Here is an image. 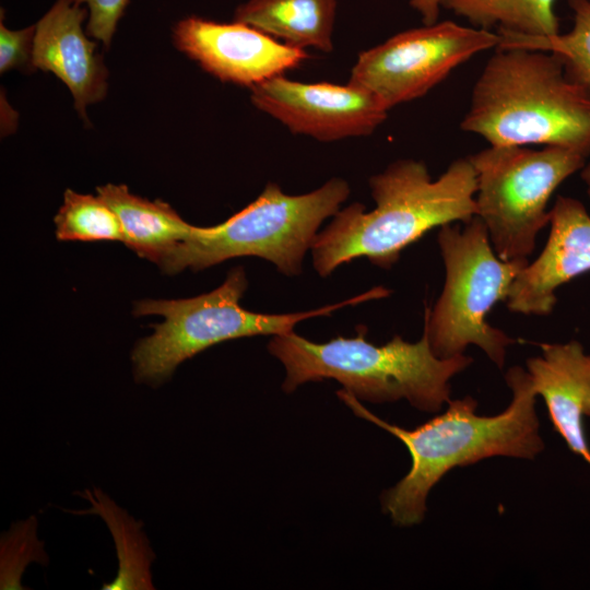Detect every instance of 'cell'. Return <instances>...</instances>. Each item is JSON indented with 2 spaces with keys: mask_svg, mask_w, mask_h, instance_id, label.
I'll list each match as a JSON object with an SVG mask.
<instances>
[{
  "mask_svg": "<svg viewBox=\"0 0 590 590\" xmlns=\"http://www.w3.org/2000/svg\"><path fill=\"white\" fill-rule=\"evenodd\" d=\"M86 498L93 509L84 511L102 516L111 530L119 558V571L115 580L103 589H152L150 564L154 557L145 535L135 521L98 491H86Z\"/></svg>",
  "mask_w": 590,
  "mask_h": 590,
  "instance_id": "ac0fdd59",
  "label": "cell"
},
{
  "mask_svg": "<svg viewBox=\"0 0 590 590\" xmlns=\"http://www.w3.org/2000/svg\"><path fill=\"white\" fill-rule=\"evenodd\" d=\"M500 36L452 21L400 32L362 51L349 82L374 93L389 109L420 98L474 55L498 47Z\"/></svg>",
  "mask_w": 590,
  "mask_h": 590,
  "instance_id": "9c48e42d",
  "label": "cell"
},
{
  "mask_svg": "<svg viewBox=\"0 0 590 590\" xmlns=\"http://www.w3.org/2000/svg\"><path fill=\"white\" fill-rule=\"evenodd\" d=\"M369 187L375 209L352 203L318 233L310 250L321 278L359 257L390 269L432 228L476 215V173L469 157L452 162L436 180L423 162L400 160L370 177Z\"/></svg>",
  "mask_w": 590,
  "mask_h": 590,
  "instance_id": "7a4b0ae2",
  "label": "cell"
},
{
  "mask_svg": "<svg viewBox=\"0 0 590 590\" xmlns=\"http://www.w3.org/2000/svg\"><path fill=\"white\" fill-rule=\"evenodd\" d=\"M461 129L489 145H558L590 154V96L550 51L497 47Z\"/></svg>",
  "mask_w": 590,
  "mask_h": 590,
  "instance_id": "3957f363",
  "label": "cell"
},
{
  "mask_svg": "<svg viewBox=\"0 0 590 590\" xmlns=\"http://www.w3.org/2000/svg\"><path fill=\"white\" fill-rule=\"evenodd\" d=\"M555 0H441L440 8L473 27L539 37L559 33Z\"/></svg>",
  "mask_w": 590,
  "mask_h": 590,
  "instance_id": "e0dca14e",
  "label": "cell"
},
{
  "mask_svg": "<svg viewBox=\"0 0 590 590\" xmlns=\"http://www.w3.org/2000/svg\"><path fill=\"white\" fill-rule=\"evenodd\" d=\"M97 196L116 213L123 244L141 258L160 263L194 229L167 203L131 193L125 185L97 188Z\"/></svg>",
  "mask_w": 590,
  "mask_h": 590,
  "instance_id": "2e32d148",
  "label": "cell"
},
{
  "mask_svg": "<svg viewBox=\"0 0 590 590\" xmlns=\"http://www.w3.org/2000/svg\"><path fill=\"white\" fill-rule=\"evenodd\" d=\"M36 25L23 30H10L0 23V71L32 64Z\"/></svg>",
  "mask_w": 590,
  "mask_h": 590,
  "instance_id": "44dd1931",
  "label": "cell"
},
{
  "mask_svg": "<svg viewBox=\"0 0 590 590\" xmlns=\"http://www.w3.org/2000/svg\"><path fill=\"white\" fill-rule=\"evenodd\" d=\"M446 278L433 309L426 308L424 332L439 358L463 354L473 344L499 368L506 349L515 342L492 327L486 316L529 261L502 260L495 252L485 224L479 216L459 226L446 224L438 234Z\"/></svg>",
  "mask_w": 590,
  "mask_h": 590,
  "instance_id": "52a82bcc",
  "label": "cell"
},
{
  "mask_svg": "<svg viewBox=\"0 0 590 590\" xmlns=\"http://www.w3.org/2000/svg\"><path fill=\"white\" fill-rule=\"evenodd\" d=\"M337 0H247L233 21L247 24L291 47L333 50Z\"/></svg>",
  "mask_w": 590,
  "mask_h": 590,
  "instance_id": "9a60e30c",
  "label": "cell"
},
{
  "mask_svg": "<svg viewBox=\"0 0 590 590\" xmlns=\"http://www.w3.org/2000/svg\"><path fill=\"white\" fill-rule=\"evenodd\" d=\"M551 232L540 256L514 280L506 305L514 312L548 315L560 285L590 271V214L577 199L558 196L550 210Z\"/></svg>",
  "mask_w": 590,
  "mask_h": 590,
  "instance_id": "7c38bea8",
  "label": "cell"
},
{
  "mask_svg": "<svg viewBox=\"0 0 590 590\" xmlns=\"http://www.w3.org/2000/svg\"><path fill=\"white\" fill-rule=\"evenodd\" d=\"M59 240L123 241V233L116 213L97 196L67 189L63 203L55 216Z\"/></svg>",
  "mask_w": 590,
  "mask_h": 590,
  "instance_id": "ffe728a7",
  "label": "cell"
},
{
  "mask_svg": "<svg viewBox=\"0 0 590 590\" xmlns=\"http://www.w3.org/2000/svg\"><path fill=\"white\" fill-rule=\"evenodd\" d=\"M349 196L350 186L342 178H332L316 190L296 196L269 182L255 201L225 222L196 226L158 266L173 274L253 256L272 262L285 275H298L320 225L335 215Z\"/></svg>",
  "mask_w": 590,
  "mask_h": 590,
  "instance_id": "5b68a950",
  "label": "cell"
},
{
  "mask_svg": "<svg viewBox=\"0 0 590 590\" xmlns=\"http://www.w3.org/2000/svg\"><path fill=\"white\" fill-rule=\"evenodd\" d=\"M366 333V327L358 326L355 337L324 343L294 331L272 335L268 351L285 368L283 390L290 393L308 381L334 379L358 400L405 399L417 410L434 413L450 401V379L472 363L464 354L437 357L425 332L415 343L394 335L384 345L368 342Z\"/></svg>",
  "mask_w": 590,
  "mask_h": 590,
  "instance_id": "277c9868",
  "label": "cell"
},
{
  "mask_svg": "<svg viewBox=\"0 0 590 590\" xmlns=\"http://www.w3.org/2000/svg\"><path fill=\"white\" fill-rule=\"evenodd\" d=\"M581 178L587 187V192L590 197V163L581 168Z\"/></svg>",
  "mask_w": 590,
  "mask_h": 590,
  "instance_id": "cb8c5ba5",
  "label": "cell"
},
{
  "mask_svg": "<svg viewBox=\"0 0 590 590\" xmlns=\"http://www.w3.org/2000/svg\"><path fill=\"white\" fill-rule=\"evenodd\" d=\"M505 379L512 400L502 413L477 415V402L468 396L450 400L442 414L413 429L379 418L344 389L337 392L354 414L394 435L410 452V471L385 491L380 499L384 512L394 524L420 523L425 516L428 493L452 468L495 456L533 459L543 450L535 413L538 394L529 373L514 366Z\"/></svg>",
  "mask_w": 590,
  "mask_h": 590,
  "instance_id": "6da1fadb",
  "label": "cell"
},
{
  "mask_svg": "<svg viewBox=\"0 0 590 590\" xmlns=\"http://www.w3.org/2000/svg\"><path fill=\"white\" fill-rule=\"evenodd\" d=\"M177 48L222 82L251 88L299 67L309 54L247 24L219 23L199 16L177 22Z\"/></svg>",
  "mask_w": 590,
  "mask_h": 590,
  "instance_id": "8fae6325",
  "label": "cell"
},
{
  "mask_svg": "<svg viewBox=\"0 0 590 590\" xmlns=\"http://www.w3.org/2000/svg\"><path fill=\"white\" fill-rule=\"evenodd\" d=\"M573 11L574 24L569 32L551 36H526L498 31V47H520L557 55L568 78L590 96V0H566Z\"/></svg>",
  "mask_w": 590,
  "mask_h": 590,
  "instance_id": "d6986e66",
  "label": "cell"
},
{
  "mask_svg": "<svg viewBox=\"0 0 590 590\" xmlns=\"http://www.w3.org/2000/svg\"><path fill=\"white\" fill-rule=\"evenodd\" d=\"M441 0H410V5L417 11L424 24L437 22Z\"/></svg>",
  "mask_w": 590,
  "mask_h": 590,
  "instance_id": "603a6c76",
  "label": "cell"
},
{
  "mask_svg": "<svg viewBox=\"0 0 590 590\" xmlns=\"http://www.w3.org/2000/svg\"><path fill=\"white\" fill-rule=\"evenodd\" d=\"M250 99L292 133L323 142L369 135L390 110L357 84L305 83L284 74L252 86Z\"/></svg>",
  "mask_w": 590,
  "mask_h": 590,
  "instance_id": "30bf717a",
  "label": "cell"
},
{
  "mask_svg": "<svg viewBox=\"0 0 590 590\" xmlns=\"http://www.w3.org/2000/svg\"><path fill=\"white\" fill-rule=\"evenodd\" d=\"M542 356L527 361L536 394L547 408L553 428L568 448L590 464L582 418L590 396V354L578 341L541 344Z\"/></svg>",
  "mask_w": 590,
  "mask_h": 590,
  "instance_id": "5bb4252c",
  "label": "cell"
},
{
  "mask_svg": "<svg viewBox=\"0 0 590 590\" xmlns=\"http://www.w3.org/2000/svg\"><path fill=\"white\" fill-rule=\"evenodd\" d=\"M88 17L80 0H57L37 22L33 67L51 72L70 90L74 107L86 119L88 105L102 101L107 91V70L82 27Z\"/></svg>",
  "mask_w": 590,
  "mask_h": 590,
  "instance_id": "4fadbf2b",
  "label": "cell"
},
{
  "mask_svg": "<svg viewBox=\"0 0 590 590\" xmlns=\"http://www.w3.org/2000/svg\"><path fill=\"white\" fill-rule=\"evenodd\" d=\"M588 155L558 145H489L469 156L476 173V216L502 260H528L538 233L550 223L553 192Z\"/></svg>",
  "mask_w": 590,
  "mask_h": 590,
  "instance_id": "ba28073f",
  "label": "cell"
},
{
  "mask_svg": "<svg viewBox=\"0 0 590 590\" xmlns=\"http://www.w3.org/2000/svg\"><path fill=\"white\" fill-rule=\"evenodd\" d=\"M88 10L86 31L105 46L111 42L129 0H80Z\"/></svg>",
  "mask_w": 590,
  "mask_h": 590,
  "instance_id": "7402d4cb",
  "label": "cell"
},
{
  "mask_svg": "<svg viewBox=\"0 0 590 590\" xmlns=\"http://www.w3.org/2000/svg\"><path fill=\"white\" fill-rule=\"evenodd\" d=\"M248 282L241 267L233 269L217 288L190 298L135 304L134 315H160L154 333L140 340L133 352L134 377L140 382L158 385L185 359L220 342L252 335H278L294 331L300 321L329 316L347 306L389 296V290L376 286L347 300L309 311L260 314L245 309L239 300Z\"/></svg>",
  "mask_w": 590,
  "mask_h": 590,
  "instance_id": "8992f818",
  "label": "cell"
},
{
  "mask_svg": "<svg viewBox=\"0 0 590 590\" xmlns=\"http://www.w3.org/2000/svg\"><path fill=\"white\" fill-rule=\"evenodd\" d=\"M585 415L590 417V396L587 398L585 403Z\"/></svg>",
  "mask_w": 590,
  "mask_h": 590,
  "instance_id": "d4e9b609",
  "label": "cell"
}]
</instances>
